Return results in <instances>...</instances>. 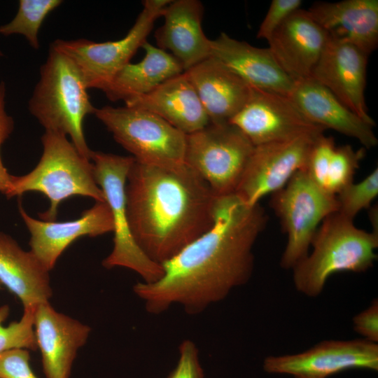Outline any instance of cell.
<instances>
[{
  "instance_id": "6da1fadb",
  "label": "cell",
  "mask_w": 378,
  "mask_h": 378,
  "mask_svg": "<svg viewBox=\"0 0 378 378\" xmlns=\"http://www.w3.org/2000/svg\"><path fill=\"white\" fill-rule=\"evenodd\" d=\"M214 216L208 231L162 265L159 279L134 286L149 314L178 305L197 315L248 281L253 248L268 220L265 210L259 204L247 206L233 193L218 196Z\"/></svg>"
},
{
  "instance_id": "7a4b0ae2",
  "label": "cell",
  "mask_w": 378,
  "mask_h": 378,
  "mask_svg": "<svg viewBox=\"0 0 378 378\" xmlns=\"http://www.w3.org/2000/svg\"><path fill=\"white\" fill-rule=\"evenodd\" d=\"M217 197L185 162L158 165L134 160L126 180V212L133 238L162 265L214 225Z\"/></svg>"
},
{
  "instance_id": "3957f363",
  "label": "cell",
  "mask_w": 378,
  "mask_h": 378,
  "mask_svg": "<svg viewBox=\"0 0 378 378\" xmlns=\"http://www.w3.org/2000/svg\"><path fill=\"white\" fill-rule=\"evenodd\" d=\"M312 250L292 270L295 288L307 297L323 291L328 279L340 272H365L377 258L378 234L359 229L337 211L320 224Z\"/></svg>"
},
{
  "instance_id": "277c9868",
  "label": "cell",
  "mask_w": 378,
  "mask_h": 378,
  "mask_svg": "<svg viewBox=\"0 0 378 378\" xmlns=\"http://www.w3.org/2000/svg\"><path fill=\"white\" fill-rule=\"evenodd\" d=\"M83 80L73 62L50 47L41 66L40 78L29 101V111L46 131L70 136L78 152L91 160L93 150L88 146L83 120L94 114Z\"/></svg>"
},
{
  "instance_id": "5b68a950",
  "label": "cell",
  "mask_w": 378,
  "mask_h": 378,
  "mask_svg": "<svg viewBox=\"0 0 378 378\" xmlns=\"http://www.w3.org/2000/svg\"><path fill=\"white\" fill-rule=\"evenodd\" d=\"M43 153L35 168L23 176H11V188L7 198L36 191L50 200L49 208L39 214L45 221L55 220L62 202L73 196L105 202L97 185L93 164L83 158L67 136L46 131L41 137Z\"/></svg>"
},
{
  "instance_id": "8992f818",
  "label": "cell",
  "mask_w": 378,
  "mask_h": 378,
  "mask_svg": "<svg viewBox=\"0 0 378 378\" xmlns=\"http://www.w3.org/2000/svg\"><path fill=\"white\" fill-rule=\"evenodd\" d=\"M270 204L288 238L280 265L292 270L309 253L321 222L337 211L336 196L319 188L304 170H300L284 188L272 194Z\"/></svg>"
},
{
  "instance_id": "52a82bcc",
  "label": "cell",
  "mask_w": 378,
  "mask_h": 378,
  "mask_svg": "<svg viewBox=\"0 0 378 378\" xmlns=\"http://www.w3.org/2000/svg\"><path fill=\"white\" fill-rule=\"evenodd\" d=\"M171 0H145L143 9L127 34L114 41L97 43L88 39L54 41L50 48L69 57L87 88L102 91L147 41L154 23Z\"/></svg>"
},
{
  "instance_id": "ba28073f",
  "label": "cell",
  "mask_w": 378,
  "mask_h": 378,
  "mask_svg": "<svg viewBox=\"0 0 378 378\" xmlns=\"http://www.w3.org/2000/svg\"><path fill=\"white\" fill-rule=\"evenodd\" d=\"M254 146L235 125L209 123L186 134L184 162L216 196L233 194Z\"/></svg>"
},
{
  "instance_id": "9c48e42d",
  "label": "cell",
  "mask_w": 378,
  "mask_h": 378,
  "mask_svg": "<svg viewBox=\"0 0 378 378\" xmlns=\"http://www.w3.org/2000/svg\"><path fill=\"white\" fill-rule=\"evenodd\" d=\"M91 160L96 182L104 193L113 223V247L103 260V266L107 269L116 267L130 269L146 283L157 281L163 274L162 266L150 260L139 248L127 216L125 184L135 159L132 156L93 151Z\"/></svg>"
},
{
  "instance_id": "30bf717a",
  "label": "cell",
  "mask_w": 378,
  "mask_h": 378,
  "mask_svg": "<svg viewBox=\"0 0 378 378\" xmlns=\"http://www.w3.org/2000/svg\"><path fill=\"white\" fill-rule=\"evenodd\" d=\"M95 116L136 161L158 165L184 162L186 134L158 115L138 108L106 106Z\"/></svg>"
},
{
  "instance_id": "8fae6325",
  "label": "cell",
  "mask_w": 378,
  "mask_h": 378,
  "mask_svg": "<svg viewBox=\"0 0 378 378\" xmlns=\"http://www.w3.org/2000/svg\"><path fill=\"white\" fill-rule=\"evenodd\" d=\"M229 122L254 146L317 135L326 130L307 120L288 96L254 87H251L248 100Z\"/></svg>"
},
{
  "instance_id": "7c38bea8",
  "label": "cell",
  "mask_w": 378,
  "mask_h": 378,
  "mask_svg": "<svg viewBox=\"0 0 378 378\" xmlns=\"http://www.w3.org/2000/svg\"><path fill=\"white\" fill-rule=\"evenodd\" d=\"M318 135L255 146L234 194L253 206L263 197L284 188L296 172L304 169L311 146Z\"/></svg>"
},
{
  "instance_id": "4fadbf2b",
  "label": "cell",
  "mask_w": 378,
  "mask_h": 378,
  "mask_svg": "<svg viewBox=\"0 0 378 378\" xmlns=\"http://www.w3.org/2000/svg\"><path fill=\"white\" fill-rule=\"evenodd\" d=\"M354 368L378 370L377 343L365 339L324 340L305 351L268 356L263 361L267 373L295 378H328Z\"/></svg>"
},
{
  "instance_id": "5bb4252c",
  "label": "cell",
  "mask_w": 378,
  "mask_h": 378,
  "mask_svg": "<svg viewBox=\"0 0 378 378\" xmlns=\"http://www.w3.org/2000/svg\"><path fill=\"white\" fill-rule=\"evenodd\" d=\"M368 55L357 47L329 40L310 77L332 92L349 109L375 126L365 99Z\"/></svg>"
},
{
  "instance_id": "9a60e30c",
  "label": "cell",
  "mask_w": 378,
  "mask_h": 378,
  "mask_svg": "<svg viewBox=\"0 0 378 378\" xmlns=\"http://www.w3.org/2000/svg\"><path fill=\"white\" fill-rule=\"evenodd\" d=\"M19 213L30 233V251L50 272L64 251L78 238L97 237L113 231L111 210L105 202H96L75 220L45 221L30 216L18 202Z\"/></svg>"
},
{
  "instance_id": "2e32d148",
  "label": "cell",
  "mask_w": 378,
  "mask_h": 378,
  "mask_svg": "<svg viewBox=\"0 0 378 378\" xmlns=\"http://www.w3.org/2000/svg\"><path fill=\"white\" fill-rule=\"evenodd\" d=\"M34 329L46 377L69 378L78 350L87 342L90 328L46 302L36 307Z\"/></svg>"
},
{
  "instance_id": "e0dca14e",
  "label": "cell",
  "mask_w": 378,
  "mask_h": 378,
  "mask_svg": "<svg viewBox=\"0 0 378 378\" xmlns=\"http://www.w3.org/2000/svg\"><path fill=\"white\" fill-rule=\"evenodd\" d=\"M328 40V34L307 10L299 8L267 41L279 65L295 82L310 77Z\"/></svg>"
},
{
  "instance_id": "ac0fdd59",
  "label": "cell",
  "mask_w": 378,
  "mask_h": 378,
  "mask_svg": "<svg viewBox=\"0 0 378 378\" xmlns=\"http://www.w3.org/2000/svg\"><path fill=\"white\" fill-rule=\"evenodd\" d=\"M204 7L197 0H175L162 12L164 23L155 32L157 46L189 69L211 55V40L204 33Z\"/></svg>"
},
{
  "instance_id": "d6986e66",
  "label": "cell",
  "mask_w": 378,
  "mask_h": 378,
  "mask_svg": "<svg viewBox=\"0 0 378 378\" xmlns=\"http://www.w3.org/2000/svg\"><path fill=\"white\" fill-rule=\"evenodd\" d=\"M288 97L313 124L354 138L365 149L377 146L374 126L349 109L312 77L295 81Z\"/></svg>"
},
{
  "instance_id": "ffe728a7",
  "label": "cell",
  "mask_w": 378,
  "mask_h": 378,
  "mask_svg": "<svg viewBox=\"0 0 378 378\" xmlns=\"http://www.w3.org/2000/svg\"><path fill=\"white\" fill-rule=\"evenodd\" d=\"M241 77L251 87L286 96L295 81L285 73L269 48H262L238 41L225 32L211 40V55Z\"/></svg>"
},
{
  "instance_id": "44dd1931",
  "label": "cell",
  "mask_w": 378,
  "mask_h": 378,
  "mask_svg": "<svg viewBox=\"0 0 378 378\" xmlns=\"http://www.w3.org/2000/svg\"><path fill=\"white\" fill-rule=\"evenodd\" d=\"M332 39L350 43L368 56L378 45V1L320 2L307 10Z\"/></svg>"
},
{
  "instance_id": "7402d4cb",
  "label": "cell",
  "mask_w": 378,
  "mask_h": 378,
  "mask_svg": "<svg viewBox=\"0 0 378 378\" xmlns=\"http://www.w3.org/2000/svg\"><path fill=\"white\" fill-rule=\"evenodd\" d=\"M184 73L195 90L210 123L229 122L248 99L251 86L212 57Z\"/></svg>"
},
{
  "instance_id": "603a6c76",
  "label": "cell",
  "mask_w": 378,
  "mask_h": 378,
  "mask_svg": "<svg viewBox=\"0 0 378 378\" xmlns=\"http://www.w3.org/2000/svg\"><path fill=\"white\" fill-rule=\"evenodd\" d=\"M125 106L150 111L186 134L210 123L193 86L183 72L151 92L127 101Z\"/></svg>"
},
{
  "instance_id": "cb8c5ba5",
  "label": "cell",
  "mask_w": 378,
  "mask_h": 378,
  "mask_svg": "<svg viewBox=\"0 0 378 378\" xmlns=\"http://www.w3.org/2000/svg\"><path fill=\"white\" fill-rule=\"evenodd\" d=\"M0 283L15 294L24 308L49 302L52 291L49 271L31 251L0 232Z\"/></svg>"
},
{
  "instance_id": "d4e9b609",
  "label": "cell",
  "mask_w": 378,
  "mask_h": 378,
  "mask_svg": "<svg viewBox=\"0 0 378 378\" xmlns=\"http://www.w3.org/2000/svg\"><path fill=\"white\" fill-rule=\"evenodd\" d=\"M141 48L145 52L142 59L125 65L102 90L109 100L126 102L184 72L181 64L167 51L148 41Z\"/></svg>"
},
{
  "instance_id": "484cf974",
  "label": "cell",
  "mask_w": 378,
  "mask_h": 378,
  "mask_svg": "<svg viewBox=\"0 0 378 378\" xmlns=\"http://www.w3.org/2000/svg\"><path fill=\"white\" fill-rule=\"evenodd\" d=\"M60 0H20L14 18L0 26V34H21L34 49H38V31L46 16L57 8Z\"/></svg>"
},
{
  "instance_id": "4316f807",
  "label": "cell",
  "mask_w": 378,
  "mask_h": 378,
  "mask_svg": "<svg viewBox=\"0 0 378 378\" xmlns=\"http://www.w3.org/2000/svg\"><path fill=\"white\" fill-rule=\"evenodd\" d=\"M365 155L363 147L356 150L350 145L336 147L329 163L325 191L336 196L354 183V174Z\"/></svg>"
},
{
  "instance_id": "83f0119b",
  "label": "cell",
  "mask_w": 378,
  "mask_h": 378,
  "mask_svg": "<svg viewBox=\"0 0 378 378\" xmlns=\"http://www.w3.org/2000/svg\"><path fill=\"white\" fill-rule=\"evenodd\" d=\"M378 195V169L375 168L364 179L352 183L336 195L337 212L353 220L364 209H370Z\"/></svg>"
},
{
  "instance_id": "f1b7e54d",
  "label": "cell",
  "mask_w": 378,
  "mask_h": 378,
  "mask_svg": "<svg viewBox=\"0 0 378 378\" xmlns=\"http://www.w3.org/2000/svg\"><path fill=\"white\" fill-rule=\"evenodd\" d=\"M36 307L24 308L20 320L14 321L6 327L2 326L4 320L0 314V354L13 349H37L34 329Z\"/></svg>"
},
{
  "instance_id": "f546056e",
  "label": "cell",
  "mask_w": 378,
  "mask_h": 378,
  "mask_svg": "<svg viewBox=\"0 0 378 378\" xmlns=\"http://www.w3.org/2000/svg\"><path fill=\"white\" fill-rule=\"evenodd\" d=\"M336 147L334 139L323 133L315 138L308 154L304 170L323 190L329 163Z\"/></svg>"
},
{
  "instance_id": "4dcf8cb0",
  "label": "cell",
  "mask_w": 378,
  "mask_h": 378,
  "mask_svg": "<svg viewBox=\"0 0 378 378\" xmlns=\"http://www.w3.org/2000/svg\"><path fill=\"white\" fill-rule=\"evenodd\" d=\"M302 4L301 0H272L259 27L257 38L268 41L286 19L300 8Z\"/></svg>"
},
{
  "instance_id": "1f68e13d",
  "label": "cell",
  "mask_w": 378,
  "mask_h": 378,
  "mask_svg": "<svg viewBox=\"0 0 378 378\" xmlns=\"http://www.w3.org/2000/svg\"><path fill=\"white\" fill-rule=\"evenodd\" d=\"M29 351L13 349L0 354V378H38L29 365Z\"/></svg>"
},
{
  "instance_id": "d6a6232c",
  "label": "cell",
  "mask_w": 378,
  "mask_h": 378,
  "mask_svg": "<svg viewBox=\"0 0 378 378\" xmlns=\"http://www.w3.org/2000/svg\"><path fill=\"white\" fill-rule=\"evenodd\" d=\"M178 360L167 378H204L199 351L190 340H183L178 346Z\"/></svg>"
},
{
  "instance_id": "836d02e7",
  "label": "cell",
  "mask_w": 378,
  "mask_h": 378,
  "mask_svg": "<svg viewBox=\"0 0 378 378\" xmlns=\"http://www.w3.org/2000/svg\"><path fill=\"white\" fill-rule=\"evenodd\" d=\"M6 87L0 83V192L8 197L11 188V176L4 167L1 157V147L14 128V121L5 110Z\"/></svg>"
},
{
  "instance_id": "e575fe53",
  "label": "cell",
  "mask_w": 378,
  "mask_h": 378,
  "mask_svg": "<svg viewBox=\"0 0 378 378\" xmlns=\"http://www.w3.org/2000/svg\"><path fill=\"white\" fill-rule=\"evenodd\" d=\"M354 330L371 342H378V302L374 300L365 310L353 318Z\"/></svg>"
},
{
  "instance_id": "d590c367",
  "label": "cell",
  "mask_w": 378,
  "mask_h": 378,
  "mask_svg": "<svg viewBox=\"0 0 378 378\" xmlns=\"http://www.w3.org/2000/svg\"><path fill=\"white\" fill-rule=\"evenodd\" d=\"M377 206H372L370 208V212H369V218L370 220L372 223V225L373 227V230L372 232L378 234V214H377Z\"/></svg>"
},
{
  "instance_id": "8d00e7d4",
  "label": "cell",
  "mask_w": 378,
  "mask_h": 378,
  "mask_svg": "<svg viewBox=\"0 0 378 378\" xmlns=\"http://www.w3.org/2000/svg\"><path fill=\"white\" fill-rule=\"evenodd\" d=\"M1 55H2V52L0 51V56H1Z\"/></svg>"
},
{
  "instance_id": "74e56055",
  "label": "cell",
  "mask_w": 378,
  "mask_h": 378,
  "mask_svg": "<svg viewBox=\"0 0 378 378\" xmlns=\"http://www.w3.org/2000/svg\"><path fill=\"white\" fill-rule=\"evenodd\" d=\"M1 283H0V288H1Z\"/></svg>"
}]
</instances>
